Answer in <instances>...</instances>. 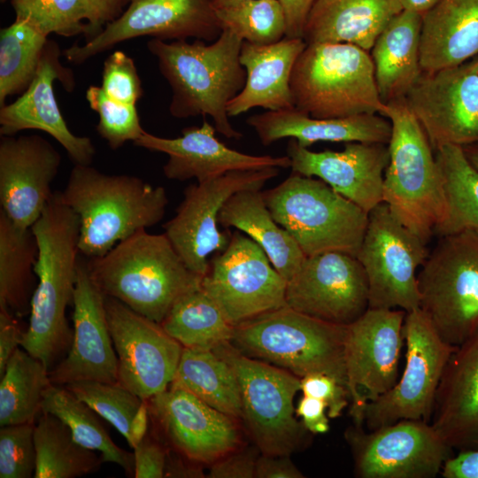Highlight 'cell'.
Here are the masks:
<instances>
[{
    "label": "cell",
    "instance_id": "obj_1",
    "mask_svg": "<svg viewBox=\"0 0 478 478\" xmlns=\"http://www.w3.org/2000/svg\"><path fill=\"white\" fill-rule=\"evenodd\" d=\"M31 230L38 245L35 265L38 282L20 346L50 371L73 342L66 310L73 303L80 258V221L61 192H54Z\"/></svg>",
    "mask_w": 478,
    "mask_h": 478
},
{
    "label": "cell",
    "instance_id": "obj_2",
    "mask_svg": "<svg viewBox=\"0 0 478 478\" xmlns=\"http://www.w3.org/2000/svg\"><path fill=\"white\" fill-rule=\"evenodd\" d=\"M243 42L223 29L211 44L202 40L167 42L157 38L147 42L171 87L169 112L173 117L209 115L218 133L228 139L242 138L243 134L229 120L227 106L246 81V71L240 62Z\"/></svg>",
    "mask_w": 478,
    "mask_h": 478
},
{
    "label": "cell",
    "instance_id": "obj_3",
    "mask_svg": "<svg viewBox=\"0 0 478 478\" xmlns=\"http://www.w3.org/2000/svg\"><path fill=\"white\" fill-rule=\"evenodd\" d=\"M65 203L78 215L80 254L104 256L120 242L158 224L168 204L166 189L128 174H107L74 164Z\"/></svg>",
    "mask_w": 478,
    "mask_h": 478
},
{
    "label": "cell",
    "instance_id": "obj_4",
    "mask_svg": "<svg viewBox=\"0 0 478 478\" xmlns=\"http://www.w3.org/2000/svg\"><path fill=\"white\" fill-rule=\"evenodd\" d=\"M90 274L102 292L161 323L174 303L201 286L167 236L142 229L104 256L89 258Z\"/></svg>",
    "mask_w": 478,
    "mask_h": 478
},
{
    "label": "cell",
    "instance_id": "obj_5",
    "mask_svg": "<svg viewBox=\"0 0 478 478\" xmlns=\"http://www.w3.org/2000/svg\"><path fill=\"white\" fill-rule=\"evenodd\" d=\"M381 115L391 123L382 202L428 243L446 216L442 173L435 150L405 98L385 104Z\"/></svg>",
    "mask_w": 478,
    "mask_h": 478
},
{
    "label": "cell",
    "instance_id": "obj_6",
    "mask_svg": "<svg viewBox=\"0 0 478 478\" xmlns=\"http://www.w3.org/2000/svg\"><path fill=\"white\" fill-rule=\"evenodd\" d=\"M346 326L285 305L235 326L230 343L243 354L299 378L325 374L346 386Z\"/></svg>",
    "mask_w": 478,
    "mask_h": 478
},
{
    "label": "cell",
    "instance_id": "obj_7",
    "mask_svg": "<svg viewBox=\"0 0 478 478\" xmlns=\"http://www.w3.org/2000/svg\"><path fill=\"white\" fill-rule=\"evenodd\" d=\"M294 106L315 118L381 114L368 51L344 42L307 43L291 74Z\"/></svg>",
    "mask_w": 478,
    "mask_h": 478
},
{
    "label": "cell",
    "instance_id": "obj_8",
    "mask_svg": "<svg viewBox=\"0 0 478 478\" xmlns=\"http://www.w3.org/2000/svg\"><path fill=\"white\" fill-rule=\"evenodd\" d=\"M262 192L275 221L305 256L333 251L357 255L368 213L322 180L292 172L281 183Z\"/></svg>",
    "mask_w": 478,
    "mask_h": 478
},
{
    "label": "cell",
    "instance_id": "obj_9",
    "mask_svg": "<svg viewBox=\"0 0 478 478\" xmlns=\"http://www.w3.org/2000/svg\"><path fill=\"white\" fill-rule=\"evenodd\" d=\"M439 239L418 273L420 308L444 342L459 346L478 328V233Z\"/></svg>",
    "mask_w": 478,
    "mask_h": 478
},
{
    "label": "cell",
    "instance_id": "obj_10",
    "mask_svg": "<svg viewBox=\"0 0 478 478\" xmlns=\"http://www.w3.org/2000/svg\"><path fill=\"white\" fill-rule=\"evenodd\" d=\"M213 350L235 374L242 418L262 454L289 455L298 446L305 429L296 418L294 405L300 378L284 368L243 354L230 342Z\"/></svg>",
    "mask_w": 478,
    "mask_h": 478
},
{
    "label": "cell",
    "instance_id": "obj_11",
    "mask_svg": "<svg viewBox=\"0 0 478 478\" xmlns=\"http://www.w3.org/2000/svg\"><path fill=\"white\" fill-rule=\"evenodd\" d=\"M427 243L407 228L385 203L368 212L356 255L366 273L369 308L419 309L417 270L426 261Z\"/></svg>",
    "mask_w": 478,
    "mask_h": 478
},
{
    "label": "cell",
    "instance_id": "obj_12",
    "mask_svg": "<svg viewBox=\"0 0 478 478\" xmlns=\"http://www.w3.org/2000/svg\"><path fill=\"white\" fill-rule=\"evenodd\" d=\"M403 335V374L389 391L364 406L363 421L367 430L400 420H431L439 383L457 346L440 337L420 308L406 312Z\"/></svg>",
    "mask_w": 478,
    "mask_h": 478
},
{
    "label": "cell",
    "instance_id": "obj_13",
    "mask_svg": "<svg viewBox=\"0 0 478 478\" xmlns=\"http://www.w3.org/2000/svg\"><path fill=\"white\" fill-rule=\"evenodd\" d=\"M218 253L201 286L232 326L287 305V281L251 238L235 231Z\"/></svg>",
    "mask_w": 478,
    "mask_h": 478
},
{
    "label": "cell",
    "instance_id": "obj_14",
    "mask_svg": "<svg viewBox=\"0 0 478 478\" xmlns=\"http://www.w3.org/2000/svg\"><path fill=\"white\" fill-rule=\"evenodd\" d=\"M344 436L358 478H434L453 451L421 420H400L373 430L352 424Z\"/></svg>",
    "mask_w": 478,
    "mask_h": 478
},
{
    "label": "cell",
    "instance_id": "obj_15",
    "mask_svg": "<svg viewBox=\"0 0 478 478\" xmlns=\"http://www.w3.org/2000/svg\"><path fill=\"white\" fill-rule=\"evenodd\" d=\"M278 173L277 167L232 171L185 189L175 215L163 227L192 272L204 276L209 268L208 255L222 251L230 241L231 235L218 228L220 211L228 198L242 190H261Z\"/></svg>",
    "mask_w": 478,
    "mask_h": 478
},
{
    "label": "cell",
    "instance_id": "obj_16",
    "mask_svg": "<svg viewBox=\"0 0 478 478\" xmlns=\"http://www.w3.org/2000/svg\"><path fill=\"white\" fill-rule=\"evenodd\" d=\"M406 312L368 308L346 326V387L353 424L364 425L363 408L397 382Z\"/></svg>",
    "mask_w": 478,
    "mask_h": 478
},
{
    "label": "cell",
    "instance_id": "obj_17",
    "mask_svg": "<svg viewBox=\"0 0 478 478\" xmlns=\"http://www.w3.org/2000/svg\"><path fill=\"white\" fill-rule=\"evenodd\" d=\"M210 0H129L124 12L84 44L73 43L63 56L81 64L116 44L140 36L163 41L214 42L221 34Z\"/></svg>",
    "mask_w": 478,
    "mask_h": 478
},
{
    "label": "cell",
    "instance_id": "obj_18",
    "mask_svg": "<svg viewBox=\"0 0 478 478\" xmlns=\"http://www.w3.org/2000/svg\"><path fill=\"white\" fill-rule=\"evenodd\" d=\"M434 150L478 142V56L421 74L405 97Z\"/></svg>",
    "mask_w": 478,
    "mask_h": 478
},
{
    "label": "cell",
    "instance_id": "obj_19",
    "mask_svg": "<svg viewBox=\"0 0 478 478\" xmlns=\"http://www.w3.org/2000/svg\"><path fill=\"white\" fill-rule=\"evenodd\" d=\"M109 331L118 357L119 383L143 400L167 389L183 346L161 324L105 296Z\"/></svg>",
    "mask_w": 478,
    "mask_h": 478
},
{
    "label": "cell",
    "instance_id": "obj_20",
    "mask_svg": "<svg viewBox=\"0 0 478 478\" xmlns=\"http://www.w3.org/2000/svg\"><path fill=\"white\" fill-rule=\"evenodd\" d=\"M286 305L324 321L349 325L369 308L364 268L356 256L343 251L306 256L287 281Z\"/></svg>",
    "mask_w": 478,
    "mask_h": 478
},
{
    "label": "cell",
    "instance_id": "obj_21",
    "mask_svg": "<svg viewBox=\"0 0 478 478\" xmlns=\"http://www.w3.org/2000/svg\"><path fill=\"white\" fill-rule=\"evenodd\" d=\"M73 336L63 359L50 371L53 384L90 380L119 382L118 357L109 331L105 295L93 280L88 262L79 258L73 297Z\"/></svg>",
    "mask_w": 478,
    "mask_h": 478
},
{
    "label": "cell",
    "instance_id": "obj_22",
    "mask_svg": "<svg viewBox=\"0 0 478 478\" xmlns=\"http://www.w3.org/2000/svg\"><path fill=\"white\" fill-rule=\"evenodd\" d=\"M61 55L58 43L48 40L27 89L13 103L0 107V134L15 135L28 129L43 131L61 144L74 164L90 165L96 154L91 139L76 135L69 129L55 97L56 80L66 89L74 87L73 73L61 64Z\"/></svg>",
    "mask_w": 478,
    "mask_h": 478
},
{
    "label": "cell",
    "instance_id": "obj_23",
    "mask_svg": "<svg viewBox=\"0 0 478 478\" xmlns=\"http://www.w3.org/2000/svg\"><path fill=\"white\" fill-rule=\"evenodd\" d=\"M60 164L58 150L39 135H1V211L14 224L31 228L40 218Z\"/></svg>",
    "mask_w": 478,
    "mask_h": 478
},
{
    "label": "cell",
    "instance_id": "obj_24",
    "mask_svg": "<svg viewBox=\"0 0 478 478\" xmlns=\"http://www.w3.org/2000/svg\"><path fill=\"white\" fill-rule=\"evenodd\" d=\"M149 412L183 456L213 463L236 450L240 437L234 418L192 393L170 387L148 399Z\"/></svg>",
    "mask_w": 478,
    "mask_h": 478
},
{
    "label": "cell",
    "instance_id": "obj_25",
    "mask_svg": "<svg viewBox=\"0 0 478 478\" xmlns=\"http://www.w3.org/2000/svg\"><path fill=\"white\" fill-rule=\"evenodd\" d=\"M286 150L292 172L322 180L366 212L382 203L388 144L351 142L339 151H312L289 138Z\"/></svg>",
    "mask_w": 478,
    "mask_h": 478
},
{
    "label": "cell",
    "instance_id": "obj_26",
    "mask_svg": "<svg viewBox=\"0 0 478 478\" xmlns=\"http://www.w3.org/2000/svg\"><path fill=\"white\" fill-rule=\"evenodd\" d=\"M216 128L206 120L200 127L182 129L176 138H165L146 131L134 142L137 147L168 156L163 166L165 176L184 181L197 182L213 179L232 171L256 170L267 167L289 168V156H256L227 147L215 135Z\"/></svg>",
    "mask_w": 478,
    "mask_h": 478
},
{
    "label": "cell",
    "instance_id": "obj_27",
    "mask_svg": "<svg viewBox=\"0 0 478 478\" xmlns=\"http://www.w3.org/2000/svg\"><path fill=\"white\" fill-rule=\"evenodd\" d=\"M430 424L452 450L478 447V328L451 354Z\"/></svg>",
    "mask_w": 478,
    "mask_h": 478
},
{
    "label": "cell",
    "instance_id": "obj_28",
    "mask_svg": "<svg viewBox=\"0 0 478 478\" xmlns=\"http://www.w3.org/2000/svg\"><path fill=\"white\" fill-rule=\"evenodd\" d=\"M246 123L264 146L283 138L296 139L305 148L318 142L388 144L391 135L389 120L379 113L315 118L294 106L251 115Z\"/></svg>",
    "mask_w": 478,
    "mask_h": 478
},
{
    "label": "cell",
    "instance_id": "obj_29",
    "mask_svg": "<svg viewBox=\"0 0 478 478\" xmlns=\"http://www.w3.org/2000/svg\"><path fill=\"white\" fill-rule=\"evenodd\" d=\"M306 45L303 38L284 37L266 45L243 41L240 62L246 71V81L242 91L228 103V116H238L254 107L267 111L294 107L290 79Z\"/></svg>",
    "mask_w": 478,
    "mask_h": 478
},
{
    "label": "cell",
    "instance_id": "obj_30",
    "mask_svg": "<svg viewBox=\"0 0 478 478\" xmlns=\"http://www.w3.org/2000/svg\"><path fill=\"white\" fill-rule=\"evenodd\" d=\"M401 11L398 0H315L303 39L306 43H350L369 52Z\"/></svg>",
    "mask_w": 478,
    "mask_h": 478
},
{
    "label": "cell",
    "instance_id": "obj_31",
    "mask_svg": "<svg viewBox=\"0 0 478 478\" xmlns=\"http://www.w3.org/2000/svg\"><path fill=\"white\" fill-rule=\"evenodd\" d=\"M476 56L478 0H439L422 16V71L454 66Z\"/></svg>",
    "mask_w": 478,
    "mask_h": 478
},
{
    "label": "cell",
    "instance_id": "obj_32",
    "mask_svg": "<svg viewBox=\"0 0 478 478\" xmlns=\"http://www.w3.org/2000/svg\"><path fill=\"white\" fill-rule=\"evenodd\" d=\"M421 21V15L401 11L389 22L370 50L383 104L405 98L422 73Z\"/></svg>",
    "mask_w": 478,
    "mask_h": 478
},
{
    "label": "cell",
    "instance_id": "obj_33",
    "mask_svg": "<svg viewBox=\"0 0 478 478\" xmlns=\"http://www.w3.org/2000/svg\"><path fill=\"white\" fill-rule=\"evenodd\" d=\"M218 223L235 227L257 243L287 281L306 257L292 235L275 221L261 190H242L230 197L220 211Z\"/></svg>",
    "mask_w": 478,
    "mask_h": 478
},
{
    "label": "cell",
    "instance_id": "obj_34",
    "mask_svg": "<svg viewBox=\"0 0 478 478\" xmlns=\"http://www.w3.org/2000/svg\"><path fill=\"white\" fill-rule=\"evenodd\" d=\"M170 387L187 390L234 419L242 418L235 374L213 349L183 347Z\"/></svg>",
    "mask_w": 478,
    "mask_h": 478
},
{
    "label": "cell",
    "instance_id": "obj_35",
    "mask_svg": "<svg viewBox=\"0 0 478 478\" xmlns=\"http://www.w3.org/2000/svg\"><path fill=\"white\" fill-rule=\"evenodd\" d=\"M37 256L31 228L17 226L0 211V308L15 316L30 312Z\"/></svg>",
    "mask_w": 478,
    "mask_h": 478
},
{
    "label": "cell",
    "instance_id": "obj_36",
    "mask_svg": "<svg viewBox=\"0 0 478 478\" xmlns=\"http://www.w3.org/2000/svg\"><path fill=\"white\" fill-rule=\"evenodd\" d=\"M435 152L446 204L445 219L435 235L443 237L468 230L478 233V172L460 146L445 144Z\"/></svg>",
    "mask_w": 478,
    "mask_h": 478
},
{
    "label": "cell",
    "instance_id": "obj_37",
    "mask_svg": "<svg viewBox=\"0 0 478 478\" xmlns=\"http://www.w3.org/2000/svg\"><path fill=\"white\" fill-rule=\"evenodd\" d=\"M50 371L38 358L17 348L0 382V426L35 423L42 413Z\"/></svg>",
    "mask_w": 478,
    "mask_h": 478
},
{
    "label": "cell",
    "instance_id": "obj_38",
    "mask_svg": "<svg viewBox=\"0 0 478 478\" xmlns=\"http://www.w3.org/2000/svg\"><path fill=\"white\" fill-rule=\"evenodd\" d=\"M36 469L34 478H75L96 471L104 462L95 451L77 443L56 416L42 412L35 425Z\"/></svg>",
    "mask_w": 478,
    "mask_h": 478
},
{
    "label": "cell",
    "instance_id": "obj_39",
    "mask_svg": "<svg viewBox=\"0 0 478 478\" xmlns=\"http://www.w3.org/2000/svg\"><path fill=\"white\" fill-rule=\"evenodd\" d=\"M42 412L58 418L69 428L77 443L99 451L104 462L117 464L134 474V453L115 444L98 420V414L65 386L51 383L43 393Z\"/></svg>",
    "mask_w": 478,
    "mask_h": 478
},
{
    "label": "cell",
    "instance_id": "obj_40",
    "mask_svg": "<svg viewBox=\"0 0 478 478\" xmlns=\"http://www.w3.org/2000/svg\"><path fill=\"white\" fill-rule=\"evenodd\" d=\"M160 324L183 347L214 349L230 342L234 331L202 286L181 296Z\"/></svg>",
    "mask_w": 478,
    "mask_h": 478
},
{
    "label": "cell",
    "instance_id": "obj_41",
    "mask_svg": "<svg viewBox=\"0 0 478 478\" xmlns=\"http://www.w3.org/2000/svg\"><path fill=\"white\" fill-rule=\"evenodd\" d=\"M48 36L17 19L0 31V107L8 96L23 93L33 81Z\"/></svg>",
    "mask_w": 478,
    "mask_h": 478
},
{
    "label": "cell",
    "instance_id": "obj_42",
    "mask_svg": "<svg viewBox=\"0 0 478 478\" xmlns=\"http://www.w3.org/2000/svg\"><path fill=\"white\" fill-rule=\"evenodd\" d=\"M15 19H21L47 36L56 34L93 36L95 17L87 0H11Z\"/></svg>",
    "mask_w": 478,
    "mask_h": 478
},
{
    "label": "cell",
    "instance_id": "obj_43",
    "mask_svg": "<svg viewBox=\"0 0 478 478\" xmlns=\"http://www.w3.org/2000/svg\"><path fill=\"white\" fill-rule=\"evenodd\" d=\"M220 27L253 44L279 42L286 35V19L278 0H251L217 10Z\"/></svg>",
    "mask_w": 478,
    "mask_h": 478
},
{
    "label": "cell",
    "instance_id": "obj_44",
    "mask_svg": "<svg viewBox=\"0 0 478 478\" xmlns=\"http://www.w3.org/2000/svg\"><path fill=\"white\" fill-rule=\"evenodd\" d=\"M64 386L130 442L132 420L144 400L119 382L83 380Z\"/></svg>",
    "mask_w": 478,
    "mask_h": 478
},
{
    "label": "cell",
    "instance_id": "obj_45",
    "mask_svg": "<svg viewBox=\"0 0 478 478\" xmlns=\"http://www.w3.org/2000/svg\"><path fill=\"white\" fill-rule=\"evenodd\" d=\"M86 99L99 116L97 133L112 150L130 141L134 143L144 133L135 104L113 100L101 87L94 85L87 89Z\"/></svg>",
    "mask_w": 478,
    "mask_h": 478
},
{
    "label": "cell",
    "instance_id": "obj_46",
    "mask_svg": "<svg viewBox=\"0 0 478 478\" xmlns=\"http://www.w3.org/2000/svg\"><path fill=\"white\" fill-rule=\"evenodd\" d=\"M35 469V423L1 427L0 477L30 478Z\"/></svg>",
    "mask_w": 478,
    "mask_h": 478
},
{
    "label": "cell",
    "instance_id": "obj_47",
    "mask_svg": "<svg viewBox=\"0 0 478 478\" xmlns=\"http://www.w3.org/2000/svg\"><path fill=\"white\" fill-rule=\"evenodd\" d=\"M100 87L108 96L124 104H136L143 96L135 64L121 50H115L105 59Z\"/></svg>",
    "mask_w": 478,
    "mask_h": 478
},
{
    "label": "cell",
    "instance_id": "obj_48",
    "mask_svg": "<svg viewBox=\"0 0 478 478\" xmlns=\"http://www.w3.org/2000/svg\"><path fill=\"white\" fill-rule=\"evenodd\" d=\"M303 395L322 400L328 407V416L336 419L349 405L350 394L345 385L325 374H311L300 378Z\"/></svg>",
    "mask_w": 478,
    "mask_h": 478
},
{
    "label": "cell",
    "instance_id": "obj_49",
    "mask_svg": "<svg viewBox=\"0 0 478 478\" xmlns=\"http://www.w3.org/2000/svg\"><path fill=\"white\" fill-rule=\"evenodd\" d=\"M135 478H162L165 476L166 453L155 442L144 437L134 448Z\"/></svg>",
    "mask_w": 478,
    "mask_h": 478
},
{
    "label": "cell",
    "instance_id": "obj_50",
    "mask_svg": "<svg viewBox=\"0 0 478 478\" xmlns=\"http://www.w3.org/2000/svg\"><path fill=\"white\" fill-rule=\"evenodd\" d=\"M235 451L212 463L207 476L210 478H254L257 459L250 452Z\"/></svg>",
    "mask_w": 478,
    "mask_h": 478
},
{
    "label": "cell",
    "instance_id": "obj_51",
    "mask_svg": "<svg viewBox=\"0 0 478 478\" xmlns=\"http://www.w3.org/2000/svg\"><path fill=\"white\" fill-rule=\"evenodd\" d=\"M296 414L302 419L305 430L312 434H325L329 430L328 407L319 398L303 395L296 407Z\"/></svg>",
    "mask_w": 478,
    "mask_h": 478
},
{
    "label": "cell",
    "instance_id": "obj_52",
    "mask_svg": "<svg viewBox=\"0 0 478 478\" xmlns=\"http://www.w3.org/2000/svg\"><path fill=\"white\" fill-rule=\"evenodd\" d=\"M22 335L15 315L7 309L0 308V377L10 358L20 346Z\"/></svg>",
    "mask_w": 478,
    "mask_h": 478
},
{
    "label": "cell",
    "instance_id": "obj_53",
    "mask_svg": "<svg viewBox=\"0 0 478 478\" xmlns=\"http://www.w3.org/2000/svg\"><path fill=\"white\" fill-rule=\"evenodd\" d=\"M286 19L288 38H303L309 13L315 0H278Z\"/></svg>",
    "mask_w": 478,
    "mask_h": 478
},
{
    "label": "cell",
    "instance_id": "obj_54",
    "mask_svg": "<svg viewBox=\"0 0 478 478\" xmlns=\"http://www.w3.org/2000/svg\"><path fill=\"white\" fill-rule=\"evenodd\" d=\"M459 451L444 462L440 474L444 478H478V447Z\"/></svg>",
    "mask_w": 478,
    "mask_h": 478
},
{
    "label": "cell",
    "instance_id": "obj_55",
    "mask_svg": "<svg viewBox=\"0 0 478 478\" xmlns=\"http://www.w3.org/2000/svg\"><path fill=\"white\" fill-rule=\"evenodd\" d=\"M257 478H303L304 474L287 456L262 454L257 459Z\"/></svg>",
    "mask_w": 478,
    "mask_h": 478
},
{
    "label": "cell",
    "instance_id": "obj_56",
    "mask_svg": "<svg viewBox=\"0 0 478 478\" xmlns=\"http://www.w3.org/2000/svg\"><path fill=\"white\" fill-rule=\"evenodd\" d=\"M87 1L95 17L92 38L100 33L107 23L117 19L124 12L129 2V0Z\"/></svg>",
    "mask_w": 478,
    "mask_h": 478
},
{
    "label": "cell",
    "instance_id": "obj_57",
    "mask_svg": "<svg viewBox=\"0 0 478 478\" xmlns=\"http://www.w3.org/2000/svg\"><path fill=\"white\" fill-rule=\"evenodd\" d=\"M149 414L148 402L147 400H144L131 423L130 442L128 444L132 449H134L145 437Z\"/></svg>",
    "mask_w": 478,
    "mask_h": 478
},
{
    "label": "cell",
    "instance_id": "obj_58",
    "mask_svg": "<svg viewBox=\"0 0 478 478\" xmlns=\"http://www.w3.org/2000/svg\"><path fill=\"white\" fill-rule=\"evenodd\" d=\"M203 476L204 473L200 468L187 466L178 459H167L166 457L164 477L199 478Z\"/></svg>",
    "mask_w": 478,
    "mask_h": 478
},
{
    "label": "cell",
    "instance_id": "obj_59",
    "mask_svg": "<svg viewBox=\"0 0 478 478\" xmlns=\"http://www.w3.org/2000/svg\"><path fill=\"white\" fill-rule=\"evenodd\" d=\"M402 9L405 11L418 13L423 16L428 11L434 7L439 0H398Z\"/></svg>",
    "mask_w": 478,
    "mask_h": 478
},
{
    "label": "cell",
    "instance_id": "obj_60",
    "mask_svg": "<svg viewBox=\"0 0 478 478\" xmlns=\"http://www.w3.org/2000/svg\"><path fill=\"white\" fill-rule=\"evenodd\" d=\"M462 149L467 160L478 172V142L463 146Z\"/></svg>",
    "mask_w": 478,
    "mask_h": 478
},
{
    "label": "cell",
    "instance_id": "obj_61",
    "mask_svg": "<svg viewBox=\"0 0 478 478\" xmlns=\"http://www.w3.org/2000/svg\"><path fill=\"white\" fill-rule=\"evenodd\" d=\"M215 11L231 7L251 0H210Z\"/></svg>",
    "mask_w": 478,
    "mask_h": 478
},
{
    "label": "cell",
    "instance_id": "obj_62",
    "mask_svg": "<svg viewBox=\"0 0 478 478\" xmlns=\"http://www.w3.org/2000/svg\"><path fill=\"white\" fill-rule=\"evenodd\" d=\"M0 1H1V3H4V2H6L7 0H0Z\"/></svg>",
    "mask_w": 478,
    "mask_h": 478
}]
</instances>
